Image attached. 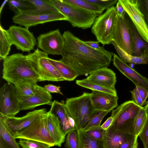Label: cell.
I'll use <instances>...</instances> for the list:
<instances>
[{
    "label": "cell",
    "instance_id": "6da1fadb",
    "mask_svg": "<svg viewBox=\"0 0 148 148\" xmlns=\"http://www.w3.org/2000/svg\"><path fill=\"white\" fill-rule=\"evenodd\" d=\"M64 45L62 58L63 63L79 75H87L98 69L108 67L112 60V52L104 49H94L69 31L63 34Z\"/></svg>",
    "mask_w": 148,
    "mask_h": 148
},
{
    "label": "cell",
    "instance_id": "7a4b0ae2",
    "mask_svg": "<svg viewBox=\"0 0 148 148\" xmlns=\"http://www.w3.org/2000/svg\"><path fill=\"white\" fill-rule=\"evenodd\" d=\"M2 78L14 85L40 82L28 55L16 53L8 56L3 61Z\"/></svg>",
    "mask_w": 148,
    "mask_h": 148
},
{
    "label": "cell",
    "instance_id": "3957f363",
    "mask_svg": "<svg viewBox=\"0 0 148 148\" xmlns=\"http://www.w3.org/2000/svg\"><path fill=\"white\" fill-rule=\"evenodd\" d=\"M91 93L84 92L81 95L69 98L65 105L69 115L73 119L76 130L83 128L90 117L97 112L92 103Z\"/></svg>",
    "mask_w": 148,
    "mask_h": 148
},
{
    "label": "cell",
    "instance_id": "277c9868",
    "mask_svg": "<svg viewBox=\"0 0 148 148\" xmlns=\"http://www.w3.org/2000/svg\"><path fill=\"white\" fill-rule=\"evenodd\" d=\"M51 2L67 18V21L73 27L86 29L93 25L96 13L86 10L64 2L63 0H50Z\"/></svg>",
    "mask_w": 148,
    "mask_h": 148
},
{
    "label": "cell",
    "instance_id": "5b68a950",
    "mask_svg": "<svg viewBox=\"0 0 148 148\" xmlns=\"http://www.w3.org/2000/svg\"><path fill=\"white\" fill-rule=\"evenodd\" d=\"M141 107L132 100L124 102L112 110L111 116L114 120L112 125L117 130L134 135V123Z\"/></svg>",
    "mask_w": 148,
    "mask_h": 148
},
{
    "label": "cell",
    "instance_id": "8992f818",
    "mask_svg": "<svg viewBox=\"0 0 148 148\" xmlns=\"http://www.w3.org/2000/svg\"><path fill=\"white\" fill-rule=\"evenodd\" d=\"M117 18L116 8L113 6L95 19L91 31L97 41L103 45L111 43Z\"/></svg>",
    "mask_w": 148,
    "mask_h": 148
},
{
    "label": "cell",
    "instance_id": "52a82bcc",
    "mask_svg": "<svg viewBox=\"0 0 148 148\" xmlns=\"http://www.w3.org/2000/svg\"><path fill=\"white\" fill-rule=\"evenodd\" d=\"M40 82L65 81L56 68L48 60V54L38 49L27 54Z\"/></svg>",
    "mask_w": 148,
    "mask_h": 148
},
{
    "label": "cell",
    "instance_id": "ba28073f",
    "mask_svg": "<svg viewBox=\"0 0 148 148\" xmlns=\"http://www.w3.org/2000/svg\"><path fill=\"white\" fill-rule=\"evenodd\" d=\"M48 112L40 116L28 127L14 137L15 139L24 138L42 142L51 147L55 146L47 126Z\"/></svg>",
    "mask_w": 148,
    "mask_h": 148
},
{
    "label": "cell",
    "instance_id": "9c48e42d",
    "mask_svg": "<svg viewBox=\"0 0 148 148\" xmlns=\"http://www.w3.org/2000/svg\"><path fill=\"white\" fill-rule=\"evenodd\" d=\"M112 40L127 53L133 56V38L130 19L127 18L125 16L121 18L117 16L113 32Z\"/></svg>",
    "mask_w": 148,
    "mask_h": 148
},
{
    "label": "cell",
    "instance_id": "30bf717a",
    "mask_svg": "<svg viewBox=\"0 0 148 148\" xmlns=\"http://www.w3.org/2000/svg\"><path fill=\"white\" fill-rule=\"evenodd\" d=\"M20 110L14 85L4 83L0 88V113L6 116L14 117Z\"/></svg>",
    "mask_w": 148,
    "mask_h": 148
},
{
    "label": "cell",
    "instance_id": "8fae6325",
    "mask_svg": "<svg viewBox=\"0 0 148 148\" xmlns=\"http://www.w3.org/2000/svg\"><path fill=\"white\" fill-rule=\"evenodd\" d=\"M38 48L47 54L62 55L64 39L59 29L40 34L37 37Z\"/></svg>",
    "mask_w": 148,
    "mask_h": 148
},
{
    "label": "cell",
    "instance_id": "7c38bea8",
    "mask_svg": "<svg viewBox=\"0 0 148 148\" xmlns=\"http://www.w3.org/2000/svg\"><path fill=\"white\" fill-rule=\"evenodd\" d=\"M12 45L23 52H29L33 49L36 40L28 28L12 25L7 30Z\"/></svg>",
    "mask_w": 148,
    "mask_h": 148
},
{
    "label": "cell",
    "instance_id": "4fadbf2b",
    "mask_svg": "<svg viewBox=\"0 0 148 148\" xmlns=\"http://www.w3.org/2000/svg\"><path fill=\"white\" fill-rule=\"evenodd\" d=\"M142 38L148 42V27L139 7L138 0H118Z\"/></svg>",
    "mask_w": 148,
    "mask_h": 148
},
{
    "label": "cell",
    "instance_id": "5bb4252c",
    "mask_svg": "<svg viewBox=\"0 0 148 148\" xmlns=\"http://www.w3.org/2000/svg\"><path fill=\"white\" fill-rule=\"evenodd\" d=\"M47 112V110L44 108L29 112L21 117H7L3 115L8 130L14 137L26 129L41 115Z\"/></svg>",
    "mask_w": 148,
    "mask_h": 148
},
{
    "label": "cell",
    "instance_id": "9a60e30c",
    "mask_svg": "<svg viewBox=\"0 0 148 148\" xmlns=\"http://www.w3.org/2000/svg\"><path fill=\"white\" fill-rule=\"evenodd\" d=\"M13 23L29 28L39 24L57 21H67V18L60 12L44 14H29L20 13L12 17Z\"/></svg>",
    "mask_w": 148,
    "mask_h": 148
},
{
    "label": "cell",
    "instance_id": "2e32d148",
    "mask_svg": "<svg viewBox=\"0 0 148 148\" xmlns=\"http://www.w3.org/2000/svg\"><path fill=\"white\" fill-rule=\"evenodd\" d=\"M112 61L114 65L122 74L130 80L136 86L142 87L148 92V78L128 66L115 53L113 54Z\"/></svg>",
    "mask_w": 148,
    "mask_h": 148
},
{
    "label": "cell",
    "instance_id": "e0dca14e",
    "mask_svg": "<svg viewBox=\"0 0 148 148\" xmlns=\"http://www.w3.org/2000/svg\"><path fill=\"white\" fill-rule=\"evenodd\" d=\"M52 97L44 87L37 85L35 94L19 100L21 110H32L44 105L51 106Z\"/></svg>",
    "mask_w": 148,
    "mask_h": 148
},
{
    "label": "cell",
    "instance_id": "ac0fdd59",
    "mask_svg": "<svg viewBox=\"0 0 148 148\" xmlns=\"http://www.w3.org/2000/svg\"><path fill=\"white\" fill-rule=\"evenodd\" d=\"M91 93L92 103L96 112H110L118 106L117 95L95 90H92Z\"/></svg>",
    "mask_w": 148,
    "mask_h": 148
},
{
    "label": "cell",
    "instance_id": "d6986e66",
    "mask_svg": "<svg viewBox=\"0 0 148 148\" xmlns=\"http://www.w3.org/2000/svg\"><path fill=\"white\" fill-rule=\"evenodd\" d=\"M136 137L132 134L117 130L111 125L104 131L102 140L103 146V148H118L124 143Z\"/></svg>",
    "mask_w": 148,
    "mask_h": 148
},
{
    "label": "cell",
    "instance_id": "ffe728a7",
    "mask_svg": "<svg viewBox=\"0 0 148 148\" xmlns=\"http://www.w3.org/2000/svg\"><path fill=\"white\" fill-rule=\"evenodd\" d=\"M102 86L116 91L115 85L116 80V74L108 67H103L92 72L86 78Z\"/></svg>",
    "mask_w": 148,
    "mask_h": 148
},
{
    "label": "cell",
    "instance_id": "44dd1931",
    "mask_svg": "<svg viewBox=\"0 0 148 148\" xmlns=\"http://www.w3.org/2000/svg\"><path fill=\"white\" fill-rule=\"evenodd\" d=\"M47 112V126L48 131L55 143V146L60 147L65 141L66 135L62 129L58 118L50 110Z\"/></svg>",
    "mask_w": 148,
    "mask_h": 148
},
{
    "label": "cell",
    "instance_id": "7402d4cb",
    "mask_svg": "<svg viewBox=\"0 0 148 148\" xmlns=\"http://www.w3.org/2000/svg\"><path fill=\"white\" fill-rule=\"evenodd\" d=\"M49 110L58 118L62 129L66 135L71 131L76 130L72 128L69 124L68 118L69 114L64 101L59 102L54 100Z\"/></svg>",
    "mask_w": 148,
    "mask_h": 148
},
{
    "label": "cell",
    "instance_id": "603a6c76",
    "mask_svg": "<svg viewBox=\"0 0 148 148\" xmlns=\"http://www.w3.org/2000/svg\"><path fill=\"white\" fill-rule=\"evenodd\" d=\"M130 22L133 38V56L148 57V42L140 36L131 20Z\"/></svg>",
    "mask_w": 148,
    "mask_h": 148
},
{
    "label": "cell",
    "instance_id": "cb8c5ba5",
    "mask_svg": "<svg viewBox=\"0 0 148 148\" xmlns=\"http://www.w3.org/2000/svg\"><path fill=\"white\" fill-rule=\"evenodd\" d=\"M15 138L10 133L0 113V148H21Z\"/></svg>",
    "mask_w": 148,
    "mask_h": 148
},
{
    "label": "cell",
    "instance_id": "d4e9b609",
    "mask_svg": "<svg viewBox=\"0 0 148 148\" xmlns=\"http://www.w3.org/2000/svg\"><path fill=\"white\" fill-rule=\"evenodd\" d=\"M36 7L21 13L29 14H44L60 12L51 2L50 0H28Z\"/></svg>",
    "mask_w": 148,
    "mask_h": 148
},
{
    "label": "cell",
    "instance_id": "484cf974",
    "mask_svg": "<svg viewBox=\"0 0 148 148\" xmlns=\"http://www.w3.org/2000/svg\"><path fill=\"white\" fill-rule=\"evenodd\" d=\"M37 82H32L14 85L19 100L34 95L36 93Z\"/></svg>",
    "mask_w": 148,
    "mask_h": 148
},
{
    "label": "cell",
    "instance_id": "4316f807",
    "mask_svg": "<svg viewBox=\"0 0 148 148\" xmlns=\"http://www.w3.org/2000/svg\"><path fill=\"white\" fill-rule=\"evenodd\" d=\"M78 148H103L102 141L95 140L82 129L77 130Z\"/></svg>",
    "mask_w": 148,
    "mask_h": 148
},
{
    "label": "cell",
    "instance_id": "83f0119b",
    "mask_svg": "<svg viewBox=\"0 0 148 148\" xmlns=\"http://www.w3.org/2000/svg\"><path fill=\"white\" fill-rule=\"evenodd\" d=\"M111 43L113 45L119 58L125 63L134 64H146L148 63V57H136L130 55L122 49L113 41H112Z\"/></svg>",
    "mask_w": 148,
    "mask_h": 148
},
{
    "label": "cell",
    "instance_id": "f1b7e54d",
    "mask_svg": "<svg viewBox=\"0 0 148 148\" xmlns=\"http://www.w3.org/2000/svg\"><path fill=\"white\" fill-rule=\"evenodd\" d=\"M48 60L56 68L65 81H73L78 76L73 70L62 63L60 60H56L49 58Z\"/></svg>",
    "mask_w": 148,
    "mask_h": 148
},
{
    "label": "cell",
    "instance_id": "f546056e",
    "mask_svg": "<svg viewBox=\"0 0 148 148\" xmlns=\"http://www.w3.org/2000/svg\"><path fill=\"white\" fill-rule=\"evenodd\" d=\"M12 44L7 30L0 26V59L3 60L10 52Z\"/></svg>",
    "mask_w": 148,
    "mask_h": 148
},
{
    "label": "cell",
    "instance_id": "4dcf8cb0",
    "mask_svg": "<svg viewBox=\"0 0 148 148\" xmlns=\"http://www.w3.org/2000/svg\"><path fill=\"white\" fill-rule=\"evenodd\" d=\"M8 3L10 9L14 12L15 15L36 8L28 0H9Z\"/></svg>",
    "mask_w": 148,
    "mask_h": 148
},
{
    "label": "cell",
    "instance_id": "1f68e13d",
    "mask_svg": "<svg viewBox=\"0 0 148 148\" xmlns=\"http://www.w3.org/2000/svg\"><path fill=\"white\" fill-rule=\"evenodd\" d=\"M68 4L77 6L86 10L97 14L99 16L103 11L102 9L97 5L88 2L86 0H63Z\"/></svg>",
    "mask_w": 148,
    "mask_h": 148
},
{
    "label": "cell",
    "instance_id": "d6a6232c",
    "mask_svg": "<svg viewBox=\"0 0 148 148\" xmlns=\"http://www.w3.org/2000/svg\"><path fill=\"white\" fill-rule=\"evenodd\" d=\"M76 83L78 86L92 90H95L117 95L116 91H114L102 86L94 83L86 78L76 81Z\"/></svg>",
    "mask_w": 148,
    "mask_h": 148
},
{
    "label": "cell",
    "instance_id": "836d02e7",
    "mask_svg": "<svg viewBox=\"0 0 148 148\" xmlns=\"http://www.w3.org/2000/svg\"><path fill=\"white\" fill-rule=\"evenodd\" d=\"M148 119L145 109L141 107L136 117L133 125L134 135L138 137L142 131Z\"/></svg>",
    "mask_w": 148,
    "mask_h": 148
},
{
    "label": "cell",
    "instance_id": "e575fe53",
    "mask_svg": "<svg viewBox=\"0 0 148 148\" xmlns=\"http://www.w3.org/2000/svg\"><path fill=\"white\" fill-rule=\"evenodd\" d=\"M109 112L102 111L96 112L90 117L86 124L82 129L86 131L100 127L103 119Z\"/></svg>",
    "mask_w": 148,
    "mask_h": 148
},
{
    "label": "cell",
    "instance_id": "d590c367",
    "mask_svg": "<svg viewBox=\"0 0 148 148\" xmlns=\"http://www.w3.org/2000/svg\"><path fill=\"white\" fill-rule=\"evenodd\" d=\"M18 143L22 148H50L46 143L29 139L20 138Z\"/></svg>",
    "mask_w": 148,
    "mask_h": 148
},
{
    "label": "cell",
    "instance_id": "8d00e7d4",
    "mask_svg": "<svg viewBox=\"0 0 148 148\" xmlns=\"http://www.w3.org/2000/svg\"><path fill=\"white\" fill-rule=\"evenodd\" d=\"M64 147L65 148H78V138L77 130H73L67 134Z\"/></svg>",
    "mask_w": 148,
    "mask_h": 148
},
{
    "label": "cell",
    "instance_id": "74e56055",
    "mask_svg": "<svg viewBox=\"0 0 148 148\" xmlns=\"http://www.w3.org/2000/svg\"><path fill=\"white\" fill-rule=\"evenodd\" d=\"M88 2L97 5L104 10L114 5L118 0H86Z\"/></svg>",
    "mask_w": 148,
    "mask_h": 148
},
{
    "label": "cell",
    "instance_id": "f35d334b",
    "mask_svg": "<svg viewBox=\"0 0 148 148\" xmlns=\"http://www.w3.org/2000/svg\"><path fill=\"white\" fill-rule=\"evenodd\" d=\"M104 130L100 126L86 131H84L89 136L95 140L98 141H102L103 134Z\"/></svg>",
    "mask_w": 148,
    "mask_h": 148
},
{
    "label": "cell",
    "instance_id": "ab89813d",
    "mask_svg": "<svg viewBox=\"0 0 148 148\" xmlns=\"http://www.w3.org/2000/svg\"><path fill=\"white\" fill-rule=\"evenodd\" d=\"M140 9L148 27V0H138Z\"/></svg>",
    "mask_w": 148,
    "mask_h": 148
},
{
    "label": "cell",
    "instance_id": "60d3db41",
    "mask_svg": "<svg viewBox=\"0 0 148 148\" xmlns=\"http://www.w3.org/2000/svg\"><path fill=\"white\" fill-rule=\"evenodd\" d=\"M139 136L142 142L144 148H148V118Z\"/></svg>",
    "mask_w": 148,
    "mask_h": 148
},
{
    "label": "cell",
    "instance_id": "b9f144b4",
    "mask_svg": "<svg viewBox=\"0 0 148 148\" xmlns=\"http://www.w3.org/2000/svg\"><path fill=\"white\" fill-rule=\"evenodd\" d=\"M130 92L131 93L132 101L136 104L141 107L145 105L136 87L133 90L130 91Z\"/></svg>",
    "mask_w": 148,
    "mask_h": 148
},
{
    "label": "cell",
    "instance_id": "7bdbcfd3",
    "mask_svg": "<svg viewBox=\"0 0 148 148\" xmlns=\"http://www.w3.org/2000/svg\"><path fill=\"white\" fill-rule=\"evenodd\" d=\"M137 138L138 137L136 136L134 138L124 143L118 148H134L136 145L138 144Z\"/></svg>",
    "mask_w": 148,
    "mask_h": 148
},
{
    "label": "cell",
    "instance_id": "ee69618b",
    "mask_svg": "<svg viewBox=\"0 0 148 148\" xmlns=\"http://www.w3.org/2000/svg\"><path fill=\"white\" fill-rule=\"evenodd\" d=\"M44 87L49 93H59L63 95L60 90L61 87L60 86H57L51 84H48L45 85Z\"/></svg>",
    "mask_w": 148,
    "mask_h": 148
},
{
    "label": "cell",
    "instance_id": "f6af8a7d",
    "mask_svg": "<svg viewBox=\"0 0 148 148\" xmlns=\"http://www.w3.org/2000/svg\"><path fill=\"white\" fill-rule=\"evenodd\" d=\"M141 98L145 105L146 104V100L148 96V92L144 88L140 86H136Z\"/></svg>",
    "mask_w": 148,
    "mask_h": 148
},
{
    "label": "cell",
    "instance_id": "bcb514c9",
    "mask_svg": "<svg viewBox=\"0 0 148 148\" xmlns=\"http://www.w3.org/2000/svg\"><path fill=\"white\" fill-rule=\"evenodd\" d=\"M115 8L117 16L121 18H124L126 13L119 2L118 1L116 3Z\"/></svg>",
    "mask_w": 148,
    "mask_h": 148
},
{
    "label": "cell",
    "instance_id": "7dc6e473",
    "mask_svg": "<svg viewBox=\"0 0 148 148\" xmlns=\"http://www.w3.org/2000/svg\"><path fill=\"white\" fill-rule=\"evenodd\" d=\"M84 43L90 47L96 50L100 49L102 47H100L99 42L94 41H84Z\"/></svg>",
    "mask_w": 148,
    "mask_h": 148
},
{
    "label": "cell",
    "instance_id": "c3c4849f",
    "mask_svg": "<svg viewBox=\"0 0 148 148\" xmlns=\"http://www.w3.org/2000/svg\"><path fill=\"white\" fill-rule=\"evenodd\" d=\"M114 118L112 116L108 118L103 123L101 126V127L104 130H106L111 125Z\"/></svg>",
    "mask_w": 148,
    "mask_h": 148
},
{
    "label": "cell",
    "instance_id": "681fc988",
    "mask_svg": "<svg viewBox=\"0 0 148 148\" xmlns=\"http://www.w3.org/2000/svg\"><path fill=\"white\" fill-rule=\"evenodd\" d=\"M8 0H5L3 2V3H2L0 9V13H1L2 9H3L4 6L6 3L7 2H8Z\"/></svg>",
    "mask_w": 148,
    "mask_h": 148
},
{
    "label": "cell",
    "instance_id": "f907efd6",
    "mask_svg": "<svg viewBox=\"0 0 148 148\" xmlns=\"http://www.w3.org/2000/svg\"><path fill=\"white\" fill-rule=\"evenodd\" d=\"M148 118V101H147L146 106L144 107Z\"/></svg>",
    "mask_w": 148,
    "mask_h": 148
},
{
    "label": "cell",
    "instance_id": "816d5d0a",
    "mask_svg": "<svg viewBox=\"0 0 148 148\" xmlns=\"http://www.w3.org/2000/svg\"><path fill=\"white\" fill-rule=\"evenodd\" d=\"M138 144L136 145H135V146L134 147V148H138Z\"/></svg>",
    "mask_w": 148,
    "mask_h": 148
}]
</instances>
